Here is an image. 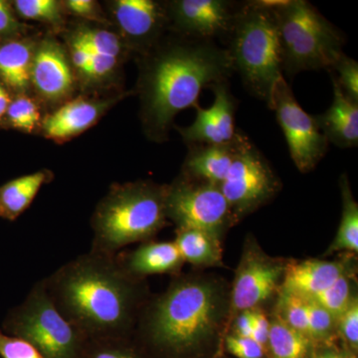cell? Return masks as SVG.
<instances>
[{"instance_id": "cell-9", "label": "cell", "mask_w": 358, "mask_h": 358, "mask_svg": "<svg viewBox=\"0 0 358 358\" xmlns=\"http://www.w3.org/2000/svg\"><path fill=\"white\" fill-rule=\"evenodd\" d=\"M220 188L235 222L275 197L281 182L267 159L249 140L233 162Z\"/></svg>"}, {"instance_id": "cell-29", "label": "cell", "mask_w": 358, "mask_h": 358, "mask_svg": "<svg viewBox=\"0 0 358 358\" xmlns=\"http://www.w3.org/2000/svg\"><path fill=\"white\" fill-rule=\"evenodd\" d=\"M278 317L299 333L308 336V300L301 294L282 291L279 299Z\"/></svg>"}, {"instance_id": "cell-12", "label": "cell", "mask_w": 358, "mask_h": 358, "mask_svg": "<svg viewBox=\"0 0 358 358\" xmlns=\"http://www.w3.org/2000/svg\"><path fill=\"white\" fill-rule=\"evenodd\" d=\"M286 267L250 242L235 275L231 292L232 310L238 313L255 310L268 300L282 281Z\"/></svg>"}, {"instance_id": "cell-27", "label": "cell", "mask_w": 358, "mask_h": 358, "mask_svg": "<svg viewBox=\"0 0 358 358\" xmlns=\"http://www.w3.org/2000/svg\"><path fill=\"white\" fill-rule=\"evenodd\" d=\"M73 41L83 45L90 52L98 55L121 59L124 45L122 38L113 32L98 28H81L72 35Z\"/></svg>"}, {"instance_id": "cell-43", "label": "cell", "mask_w": 358, "mask_h": 358, "mask_svg": "<svg viewBox=\"0 0 358 358\" xmlns=\"http://www.w3.org/2000/svg\"><path fill=\"white\" fill-rule=\"evenodd\" d=\"M346 352H341L334 348H327L322 352L315 353L308 358H345Z\"/></svg>"}, {"instance_id": "cell-22", "label": "cell", "mask_w": 358, "mask_h": 358, "mask_svg": "<svg viewBox=\"0 0 358 358\" xmlns=\"http://www.w3.org/2000/svg\"><path fill=\"white\" fill-rule=\"evenodd\" d=\"M49 171H40L7 181L0 186V218L15 221L24 213L45 183L51 181Z\"/></svg>"}, {"instance_id": "cell-40", "label": "cell", "mask_w": 358, "mask_h": 358, "mask_svg": "<svg viewBox=\"0 0 358 358\" xmlns=\"http://www.w3.org/2000/svg\"><path fill=\"white\" fill-rule=\"evenodd\" d=\"M252 312H253V331H252L251 338L266 350L268 329H270V320L267 319L263 310H259V308L252 310Z\"/></svg>"}, {"instance_id": "cell-36", "label": "cell", "mask_w": 358, "mask_h": 358, "mask_svg": "<svg viewBox=\"0 0 358 358\" xmlns=\"http://www.w3.org/2000/svg\"><path fill=\"white\" fill-rule=\"evenodd\" d=\"M339 333L343 341L348 343L352 352H357L358 348V301L353 298L352 303L346 308L343 315L338 317Z\"/></svg>"}, {"instance_id": "cell-10", "label": "cell", "mask_w": 358, "mask_h": 358, "mask_svg": "<svg viewBox=\"0 0 358 358\" xmlns=\"http://www.w3.org/2000/svg\"><path fill=\"white\" fill-rule=\"evenodd\" d=\"M268 109L275 112L294 166L303 173L312 171L324 159L329 143L315 117L308 114L296 102L292 89L282 76L273 90Z\"/></svg>"}, {"instance_id": "cell-24", "label": "cell", "mask_w": 358, "mask_h": 358, "mask_svg": "<svg viewBox=\"0 0 358 358\" xmlns=\"http://www.w3.org/2000/svg\"><path fill=\"white\" fill-rule=\"evenodd\" d=\"M313 341L305 334L282 322L279 317L270 320L267 348L272 358H308Z\"/></svg>"}, {"instance_id": "cell-8", "label": "cell", "mask_w": 358, "mask_h": 358, "mask_svg": "<svg viewBox=\"0 0 358 358\" xmlns=\"http://www.w3.org/2000/svg\"><path fill=\"white\" fill-rule=\"evenodd\" d=\"M166 210L178 229L201 230L218 238L234 223L220 186L182 174L166 186Z\"/></svg>"}, {"instance_id": "cell-18", "label": "cell", "mask_w": 358, "mask_h": 358, "mask_svg": "<svg viewBox=\"0 0 358 358\" xmlns=\"http://www.w3.org/2000/svg\"><path fill=\"white\" fill-rule=\"evenodd\" d=\"M117 263L129 275L145 280L147 275L174 274L185 263L173 241L143 242L138 248L115 255Z\"/></svg>"}, {"instance_id": "cell-32", "label": "cell", "mask_w": 358, "mask_h": 358, "mask_svg": "<svg viewBox=\"0 0 358 358\" xmlns=\"http://www.w3.org/2000/svg\"><path fill=\"white\" fill-rule=\"evenodd\" d=\"M308 300V336L312 341H326L334 333L336 320L319 303L312 299Z\"/></svg>"}, {"instance_id": "cell-17", "label": "cell", "mask_w": 358, "mask_h": 358, "mask_svg": "<svg viewBox=\"0 0 358 358\" xmlns=\"http://www.w3.org/2000/svg\"><path fill=\"white\" fill-rule=\"evenodd\" d=\"M115 99L87 100L77 99L66 103L53 114L45 117L43 131L47 138L66 141L84 133L99 121L106 110L114 105Z\"/></svg>"}, {"instance_id": "cell-44", "label": "cell", "mask_w": 358, "mask_h": 358, "mask_svg": "<svg viewBox=\"0 0 358 358\" xmlns=\"http://www.w3.org/2000/svg\"><path fill=\"white\" fill-rule=\"evenodd\" d=\"M345 358H357L355 357V355H353V352H348L345 353Z\"/></svg>"}, {"instance_id": "cell-25", "label": "cell", "mask_w": 358, "mask_h": 358, "mask_svg": "<svg viewBox=\"0 0 358 358\" xmlns=\"http://www.w3.org/2000/svg\"><path fill=\"white\" fill-rule=\"evenodd\" d=\"M339 186L343 199V214L338 233L327 254L358 251V204L353 197L346 174H343L339 179Z\"/></svg>"}, {"instance_id": "cell-42", "label": "cell", "mask_w": 358, "mask_h": 358, "mask_svg": "<svg viewBox=\"0 0 358 358\" xmlns=\"http://www.w3.org/2000/svg\"><path fill=\"white\" fill-rule=\"evenodd\" d=\"M10 95H9L8 90L0 81V121L3 119L4 115L6 114V110L8 109L9 105L11 103Z\"/></svg>"}, {"instance_id": "cell-28", "label": "cell", "mask_w": 358, "mask_h": 358, "mask_svg": "<svg viewBox=\"0 0 358 358\" xmlns=\"http://www.w3.org/2000/svg\"><path fill=\"white\" fill-rule=\"evenodd\" d=\"M11 6L16 15L24 20L50 25H60L63 22L61 4L55 0H15Z\"/></svg>"}, {"instance_id": "cell-11", "label": "cell", "mask_w": 358, "mask_h": 358, "mask_svg": "<svg viewBox=\"0 0 358 358\" xmlns=\"http://www.w3.org/2000/svg\"><path fill=\"white\" fill-rule=\"evenodd\" d=\"M240 4L229 0H174L166 4L169 27L192 38L227 40Z\"/></svg>"}, {"instance_id": "cell-13", "label": "cell", "mask_w": 358, "mask_h": 358, "mask_svg": "<svg viewBox=\"0 0 358 358\" xmlns=\"http://www.w3.org/2000/svg\"><path fill=\"white\" fill-rule=\"evenodd\" d=\"M110 13L127 45L145 55L169 27L166 4L154 0H115Z\"/></svg>"}, {"instance_id": "cell-34", "label": "cell", "mask_w": 358, "mask_h": 358, "mask_svg": "<svg viewBox=\"0 0 358 358\" xmlns=\"http://www.w3.org/2000/svg\"><path fill=\"white\" fill-rule=\"evenodd\" d=\"M120 61L121 59L93 53L89 64L80 76L88 84L103 83L114 76L119 68Z\"/></svg>"}, {"instance_id": "cell-19", "label": "cell", "mask_w": 358, "mask_h": 358, "mask_svg": "<svg viewBox=\"0 0 358 358\" xmlns=\"http://www.w3.org/2000/svg\"><path fill=\"white\" fill-rule=\"evenodd\" d=\"M334 100L331 107L315 115V122L329 143L341 148H357L358 145V103L346 96L331 76Z\"/></svg>"}, {"instance_id": "cell-5", "label": "cell", "mask_w": 358, "mask_h": 358, "mask_svg": "<svg viewBox=\"0 0 358 358\" xmlns=\"http://www.w3.org/2000/svg\"><path fill=\"white\" fill-rule=\"evenodd\" d=\"M233 69L249 93L270 107L271 96L282 76L281 44L273 1L240 4L228 38Z\"/></svg>"}, {"instance_id": "cell-23", "label": "cell", "mask_w": 358, "mask_h": 358, "mask_svg": "<svg viewBox=\"0 0 358 358\" xmlns=\"http://www.w3.org/2000/svg\"><path fill=\"white\" fill-rule=\"evenodd\" d=\"M174 243L183 261L194 266L222 264L220 238L196 229H176Z\"/></svg>"}, {"instance_id": "cell-15", "label": "cell", "mask_w": 358, "mask_h": 358, "mask_svg": "<svg viewBox=\"0 0 358 358\" xmlns=\"http://www.w3.org/2000/svg\"><path fill=\"white\" fill-rule=\"evenodd\" d=\"M71 68L62 46L54 40H44L35 47L30 83L47 102H60L74 89V75Z\"/></svg>"}, {"instance_id": "cell-3", "label": "cell", "mask_w": 358, "mask_h": 358, "mask_svg": "<svg viewBox=\"0 0 358 358\" xmlns=\"http://www.w3.org/2000/svg\"><path fill=\"white\" fill-rule=\"evenodd\" d=\"M225 312V293L217 282L176 278L147 301L134 338L152 358H201L215 343Z\"/></svg>"}, {"instance_id": "cell-31", "label": "cell", "mask_w": 358, "mask_h": 358, "mask_svg": "<svg viewBox=\"0 0 358 358\" xmlns=\"http://www.w3.org/2000/svg\"><path fill=\"white\" fill-rule=\"evenodd\" d=\"M4 117L13 128L31 133L38 126L40 112L34 101L23 94L11 100Z\"/></svg>"}, {"instance_id": "cell-16", "label": "cell", "mask_w": 358, "mask_h": 358, "mask_svg": "<svg viewBox=\"0 0 358 358\" xmlns=\"http://www.w3.org/2000/svg\"><path fill=\"white\" fill-rule=\"evenodd\" d=\"M250 138L239 131L234 141L221 145H192L183 164L186 178L221 185L233 162Z\"/></svg>"}, {"instance_id": "cell-37", "label": "cell", "mask_w": 358, "mask_h": 358, "mask_svg": "<svg viewBox=\"0 0 358 358\" xmlns=\"http://www.w3.org/2000/svg\"><path fill=\"white\" fill-rule=\"evenodd\" d=\"M25 25L18 20L10 2L0 0V43L20 38Z\"/></svg>"}, {"instance_id": "cell-38", "label": "cell", "mask_w": 358, "mask_h": 358, "mask_svg": "<svg viewBox=\"0 0 358 358\" xmlns=\"http://www.w3.org/2000/svg\"><path fill=\"white\" fill-rule=\"evenodd\" d=\"M226 350L236 358H264L266 350L250 338L229 334L225 341Z\"/></svg>"}, {"instance_id": "cell-7", "label": "cell", "mask_w": 358, "mask_h": 358, "mask_svg": "<svg viewBox=\"0 0 358 358\" xmlns=\"http://www.w3.org/2000/svg\"><path fill=\"white\" fill-rule=\"evenodd\" d=\"M2 331L24 339L43 358H82L89 338L59 313L43 280L35 282L3 320Z\"/></svg>"}, {"instance_id": "cell-4", "label": "cell", "mask_w": 358, "mask_h": 358, "mask_svg": "<svg viewBox=\"0 0 358 358\" xmlns=\"http://www.w3.org/2000/svg\"><path fill=\"white\" fill-rule=\"evenodd\" d=\"M166 185L152 181L115 185L91 219L92 251L115 256L129 244L150 241L166 225Z\"/></svg>"}, {"instance_id": "cell-14", "label": "cell", "mask_w": 358, "mask_h": 358, "mask_svg": "<svg viewBox=\"0 0 358 358\" xmlns=\"http://www.w3.org/2000/svg\"><path fill=\"white\" fill-rule=\"evenodd\" d=\"M214 103L208 109L195 106L196 117L190 126L178 128L188 145H221L234 141L239 131L235 124L236 99L233 96L228 81L212 85Z\"/></svg>"}, {"instance_id": "cell-21", "label": "cell", "mask_w": 358, "mask_h": 358, "mask_svg": "<svg viewBox=\"0 0 358 358\" xmlns=\"http://www.w3.org/2000/svg\"><path fill=\"white\" fill-rule=\"evenodd\" d=\"M35 45L24 38L0 43V81L7 90L23 95L29 88Z\"/></svg>"}, {"instance_id": "cell-39", "label": "cell", "mask_w": 358, "mask_h": 358, "mask_svg": "<svg viewBox=\"0 0 358 358\" xmlns=\"http://www.w3.org/2000/svg\"><path fill=\"white\" fill-rule=\"evenodd\" d=\"M64 6L71 13L79 17L89 20H105L100 6L93 0H68L64 2Z\"/></svg>"}, {"instance_id": "cell-35", "label": "cell", "mask_w": 358, "mask_h": 358, "mask_svg": "<svg viewBox=\"0 0 358 358\" xmlns=\"http://www.w3.org/2000/svg\"><path fill=\"white\" fill-rule=\"evenodd\" d=\"M0 357L1 358H43L24 339L9 336L0 329Z\"/></svg>"}, {"instance_id": "cell-6", "label": "cell", "mask_w": 358, "mask_h": 358, "mask_svg": "<svg viewBox=\"0 0 358 358\" xmlns=\"http://www.w3.org/2000/svg\"><path fill=\"white\" fill-rule=\"evenodd\" d=\"M281 44L282 71L329 69L343 53L341 31L306 0H273Z\"/></svg>"}, {"instance_id": "cell-26", "label": "cell", "mask_w": 358, "mask_h": 358, "mask_svg": "<svg viewBox=\"0 0 358 358\" xmlns=\"http://www.w3.org/2000/svg\"><path fill=\"white\" fill-rule=\"evenodd\" d=\"M82 358H152L134 336L89 338Z\"/></svg>"}, {"instance_id": "cell-2", "label": "cell", "mask_w": 358, "mask_h": 358, "mask_svg": "<svg viewBox=\"0 0 358 358\" xmlns=\"http://www.w3.org/2000/svg\"><path fill=\"white\" fill-rule=\"evenodd\" d=\"M234 73L229 52L213 40L176 34L141 58V120L152 140H166L174 117L199 105L200 93Z\"/></svg>"}, {"instance_id": "cell-30", "label": "cell", "mask_w": 358, "mask_h": 358, "mask_svg": "<svg viewBox=\"0 0 358 358\" xmlns=\"http://www.w3.org/2000/svg\"><path fill=\"white\" fill-rule=\"evenodd\" d=\"M353 298L355 296L352 294V284L345 273L329 288L310 299L319 303L320 307L333 315L334 320H338L352 303Z\"/></svg>"}, {"instance_id": "cell-33", "label": "cell", "mask_w": 358, "mask_h": 358, "mask_svg": "<svg viewBox=\"0 0 358 358\" xmlns=\"http://www.w3.org/2000/svg\"><path fill=\"white\" fill-rule=\"evenodd\" d=\"M331 70L336 71L338 77H334L333 74L331 76L338 82L343 94L355 102L358 103L357 61L343 53L331 66Z\"/></svg>"}, {"instance_id": "cell-1", "label": "cell", "mask_w": 358, "mask_h": 358, "mask_svg": "<svg viewBox=\"0 0 358 358\" xmlns=\"http://www.w3.org/2000/svg\"><path fill=\"white\" fill-rule=\"evenodd\" d=\"M42 280L59 313L88 338L134 336L148 301L145 280L92 250Z\"/></svg>"}, {"instance_id": "cell-41", "label": "cell", "mask_w": 358, "mask_h": 358, "mask_svg": "<svg viewBox=\"0 0 358 358\" xmlns=\"http://www.w3.org/2000/svg\"><path fill=\"white\" fill-rule=\"evenodd\" d=\"M252 331H253V312L251 310L239 313L235 320L234 334L251 338Z\"/></svg>"}, {"instance_id": "cell-20", "label": "cell", "mask_w": 358, "mask_h": 358, "mask_svg": "<svg viewBox=\"0 0 358 358\" xmlns=\"http://www.w3.org/2000/svg\"><path fill=\"white\" fill-rule=\"evenodd\" d=\"M345 273V265L339 262L303 261L287 266L282 289L306 298H313L331 286Z\"/></svg>"}]
</instances>
